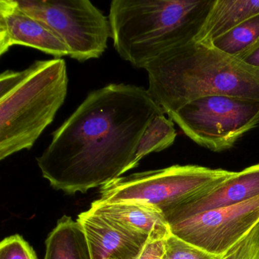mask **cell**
<instances>
[{
  "mask_svg": "<svg viewBox=\"0 0 259 259\" xmlns=\"http://www.w3.org/2000/svg\"><path fill=\"white\" fill-rule=\"evenodd\" d=\"M162 114L140 86L110 84L90 92L37 157L42 176L69 195L105 186L133 169L145 130Z\"/></svg>",
  "mask_w": 259,
  "mask_h": 259,
  "instance_id": "obj_1",
  "label": "cell"
},
{
  "mask_svg": "<svg viewBox=\"0 0 259 259\" xmlns=\"http://www.w3.org/2000/svg\"><path fill=\"white\" fill-rule=\"evenodd\" d=\"M145 69L148 93L165 114L202 97L259 101V71L210 45L193 40L172 48Z\"/></svg>",
  "mask_w": 259,
  "mask_h": 259,
  "instance_id": "obj_2",
  "label": "cell"
},
{
  "mask_svg": "<svg viewBox=\"0 0 259 259\" xmlns=\"http://www.w3.org/2000/svg\"><path fill=\"white\" fill-rule=\"evenodd\" d=\"M215 0H113V48L136 69L195 40Z\"/></svg>",
  "mask_w": 259,
  "mask_h": 259,
  "instance_id": "obj_3",
  "label": "cell"
},
{
  "mask_svg": "<svg viewBox=\"0 0 259 259\" xmlns=\"http://www.w3.org/2000/svg\"><path fill=\"white\" fill-rule=\"evenodd\" d=\"M63 58L36 60L0 75V160L30 150L52 123L68 94Z\"/></svg>",
  "mask_w": 259,
  "mask_h": 259,
  "instance_id": "obj_4",
  "label": "cell"
},
{
  "mask_svg": "<svg viewBox=\"0 0 259 259\" xmlns=\"http://www.w3.org/2000/svg\"><path fill=\"white\" fill-rule=\"evenodd\" d=\"M235 172L198 165H174L119 177L101 187L100 194L104 201L137 200L163 212L204 196Z\"/></svg>",
  "mask_w": 259,
  "mask_h": 259,
  "instance_id": "obj_5",
  "label": "cell"
},
{
  "mask_svg": "<svg viewBox=\"0 0 259 259\" xmlns=\"http://www.w3.org/2000/svg\"><path fill=\"white\" fill-rule=\"evenodd\" d=\"M194 142L215 152L234 146L259 124V101L237 97L197 98L168 114Z\"/></svg>",
  "mask_w": 259,
  "mask_h": 259,
  "instance_id": "obj_6",
  "label": "cell"
},
{
  "mask_svg": "<svg viewBox=\"0 0 259 259\" xmlns=\"http://www.w3.org/2000/svg\"><path fill=\"white\" fill-rule=\"evenodd\" d=\"M25 13L49 27L79 62L98 59L112 38L108 17L89 0H16Z\"/></svg>",
  "mask_w": 259,
  "mask_h": 259,
  "instance_id": "obj_7",
  "label": "cell"
},
{
  "mask_svg": "<svg viewBox=\"0 0 259 259\" xmlns=\"http://www.w3.org/2000/svg\"><path fill=\"white\" fill-rule=\"evenodd\" d=\"M259 223V197L169 223L171 233L208 252L226 255Z\"/></svg>",
  "mask_w": 259,
  "mask_h": 259,
  "instance_id": "obj_8",
  "label": "cell"
},
{
  "mask_svg": "<svg viewBox=\"0 0 259 259\" xmlns=\"http://www.w3.org/2000/svg\"><path fill=\"white\" fill-rule=\"evenodd\" d=\"M16 45L38 50L54 58L69 57L67 46L49 27L25 13L16 0H1L0 56Z\"/></svg>",
  "mask_w": 259,
  "mask_h": 259,
  "instance_id": "obj_9",
  "label": "cell"
},
{
  "mask_svg": "<svg viewBox=\"0 0 259 259\" xmlns=\"http://www.w3.org/2000/svg\"><path fill=\"white\" fill-rule=\"evenodd\" d=\"M77 221L85 233L92 259H136L148 239V235L90 209Z\"/></svg>",
  "mask_w": 259,
  "mask_h": 259,
  "instance_id": "obj_10",
  "label": "cell"
},
{
  "mask_svg": "<svg viewBox=\"0 0 259 259\" xmlns=\"http://www.w3.org/2000/svg\"><path fill=\"white\" fill-rule=\"evenodd\" d=\"M259 197V163L248 166L221 183L204 196L164 210L169 223L181 221L201 212L229 207Z\"/></svg>",
  "mask_w": 259,
  "mask_h": 259,
  "instance_id": "obj_11",
  "label": "cell"
},
{
  "mask_svg": "<svg viewBox=\"0 0 259 259\" xmlns=\"http://www.w3.org/2000/svg\"><path fill=\"white\" fill-rule=\"evenodd\" d=\"M90 210L148 236L155 230L170 229L163 212L145 201H107L100 198L92 203Z\"/></svg>",
  "mask_w": 259,
  "mask_h": 259,
  "instance_id": "obj_12",
  "label": "cell"
},
{
  "mask_svg": "<svg viewBox=\"0 0 259 259\" xmlns=\"http://www.w3.org/2000/svg\"><path fill=\"white\" fill-rule=\"evenodd\" d=\"M259 13V0H215L195 41L210 45Z\"/></svg>",
  "mask_w": 259,
  "mask_h": 259,
  "instance_id": "obj_13",
  "label": "cell"
},
{
  "mask_svg": "<svg viewBox=\"0 0 259 259\" xmlns=\"http://www.w3.org/2000/svg\"><path fill=\"white\" fill-rule=\"evenodd\" d=\"M45 245V259H92L81 224L66 215L48 235Z\"/></svg>",
  "mask_w": 259,
  "mask_h": 259,
  "instance_id": "obj_14",
  "label": "cell"
},
{
  "mask_svg": "<svg viewBox=\"0 0 259 259\" xmlns=\"http://www.w3.org/2000/svg\"><path fill=\"white\" fill-rule=\"evenodd\" d=\"M258 43L259 13L218 37L210 45L239 60Z\"/></svg>",
  "mask_w": 259,
  "mask_h": 259,
  "instance_id": "obj_15",
  "label": "cell"
},
{
  "mask_svg": "<svg viewBox=\"0 0 259 259\" xmlns=\"http://www.w3.org/2000/svg\"><path fill=\"white\" fill-rule=\"evenodd\" d=\"M174 123L164 114L158 115L153 119L147 127L139 142L133 162V169L145 156L151 153L160 152L169 148L177 138Z\"/></svg>",
  "mask_w": 259,
  "mask_h": 259,
  "instance_id": "obj_16",
  "label": "cell"
},
{
  "mask_svg": "<svg viewBox=\"0 0 259 259\" xmlns=\"http://www.w3.org/2000/svg\"><path fill=\"white\" fill-rule=\"evenodd\" d=\"M224 256L208 252L171 233L166 238L163 259H223Z\"/></svg>",
  "mask_w": 259,
  "mask_h": 259,
  "instance_id": "obj_17",
  "label": "cell"
},
{
  "mask_svg": "<svg viewBox=\"0 0 259 259\" xmlns=\"http://www.w3.org/2000/svg\"><path fill=\"white\" fill-rule=\"evenodd\" d=\"M0 259H38L32 247L19 235L5 238L0 243Z\"/></svg>",
  "mask_w": 259,
  "mask_h": 259,
  "instance_id": "obj_18",
  "label": "cell"
},
{
  "mask_svg": "<svg viewBox=\"0 0 259 259\" xmlns=\"http://www.w3.org/2000/svg\"><path fill=\"white\" fill-rule=\"evenodd\" d=\"M223 259H259V223Z\"/></svg>",
  "mask_w": 259,
  "mask_h": 259,
  "instance_id": "obj_19",
  "label": "cell"
},
{
  "mask_svg": "<svg viewBox=\"0 0 259 259\" xmlns=\"http://www.w3.org/2000/svg\"><path fill=\"white\" fill-rule=\"evenodd\" d=\"M170 233V229L151 232L136 259H163L166 238Z\"/></svg>",
  "mask_w": 259,
  "mask_h": 259,
  "instance_id": "obj_20",
  "label": "cell"
},
{
  "mask_svg": "<svg viewBox=\"0 0 259 259\" xmlns=\"http://www.w3.org/2000/svg\"><path fill=\"white\" fill-rule=\"evenodd\" d=\"M239 60L245 64L259 71V43Z\"/></svg>",
  "mask_w": 259,
  "mask_h": 259,
  "instance_id": "obj_21",
  "label": "cell"
}]
</instances>
